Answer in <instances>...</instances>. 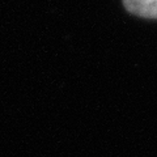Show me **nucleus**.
<instances>
[{"label":"nucleus","instance_id":"nucleus-1","mask_svg":"<svg viewBox=\"0 0 157 157\" xmlns=\"http://www.w3.org/2000/svg\"><path fill=\"white\" fill-rule=\"evenodd\" d=\"M123 6L135 16L157 20V0H123Z\"/></svg>","mask_w":157,"mask_h":157}]
</instances>
